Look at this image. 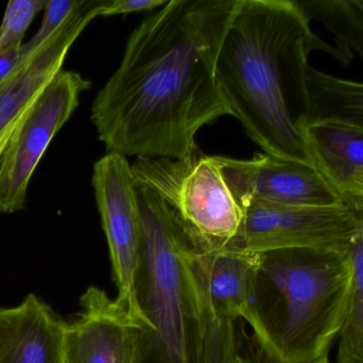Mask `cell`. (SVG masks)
I'll return each instance as SVG.
<instances>
[{
    "instance_id": "obj_1",
    "label": "cell",
    "mask_w": 363,
    "mask_h": 363,
    "mask_svg": "<svg viewBox=\"0 0 363 363\" xmlns=\"http://www.w3.org/2000/svg\"><path fill=\"white\" fill-rule=\"evenodd\" d=\"M238 0H170L132 32L91 121L108 153L187 160L203 126L228 114L216 61Z\"/></svg>"
},
{
    "instance_id": "obj_2",
    "label": "cell",
    "mask_w": 363,
    "mask_h": 363,
    "mask_svg": "<svg viewBox=\"0 0 363 363\" xmlns=\"http://www.w3.org/2000/svg\"><path fill=\"white\" fill-rule=\"evenodd\" d=\"M315 50L350 65L313 32L296 0H238L218 53L216 78L228 114L264 153L313 164L305 127L308 58Z\"/></svg>"
},
{
    "instance_id": "obj_3",
    "label": "cell",
    "mask_w": 363,
    "mask_h": 363,
    "mask_svg": "<svg viewBox=\"0 0 363 363\" xmlns=\"http://www.w3.org/2000/svg\"><path fill=\"white\" fill-rule=\"evenodd\" d=\"M352 281L347 251L292 247L258 253L247 322L260 355L275 363L328 360Z\"/></svg>"
},
{
    "instance_id": "obj_4",
    "label": "cell",
    "mask_w": 363,
    "mask_h": 363,
    "mask_svg": "<svg viewBox=\"0 0 363 363\" xmlns=\"http://www.w3.org/2000/svg\"><path fill=\"white\" fill-rule=\"evenodd\" d=\"M143 249L136 293L150 330L144 363H202L203 320L192 237L174 209L136 181Z\"/></svg>"
},
{
    "instance_id": "obj_5",
    "label": "cell",
    "mask_w": 363,
    "mask_h": 363,
    "mask_svg": "<svg viewBox=\"0 0 363 363\" xmlns=\"http://www.w3.org/2000/svg\"><path fill=\"white\" fill-rule=\"evenodd\" d=\"M131 168L138 183L174 209L198 251L225 249L238 234L243 211L224 179L219 157L136 158Z\"/></svg>"
},
{
    "instance_id": "obj_6",
    "label": "cell",
    "mask_w": 363,
    "mask_h": 363,
    "mask_svg": "<svg viewBox=\"0 0 363 363\" xmlns=\"http://www.w3.org/2000/svg\"><path fill=\"white\" fill-rule=\"evenodd\" d=\"M89 87L79 72L62 70L21 115L0 158V212L23 209L38 162Z\"/></svg>"
},
{
    "instance_id": "obj_7",
    "label": "cell",
    "mask_w": 363,
    "mask_h": 363,
    "mask_svg": "<svg viewBox=\"0 0 363 363\" xmlns=\"http://www.w3.org/2000/svg\"><path fill=\"white\" fill-rule=\"evenodd\" d=\"M93 187L118 290L115 300L148 328L136 293L142 259V217L136 180L125 156L108 153L98 160L94 166Z\"/></svg>"
},
{
    "instance_id": "obj_8",
    "label": "cell",
    "mask_w": 363,
    "mask_h": 363,
    "mask_svg": "<svg viewBox=\"0 0 363 363\" xmlns=\"http://www.w3.org/2000/svg\"><path fill=\"white\" fill-rule=\"evenodd\" d=\"M240 229L225 249L258 254L292 247L349 253L363 213L342 206H281L250 202L242 206Z\"/></svg>"
},
{
    "instance_id": "obj_9",
    "label": "cell",
    "mask_w": 363,
    "mask_h": 363,
    "mask_svg": "<svg viewBox=\"0 0 363 363\" xmlns=\"http://www.w3.org/2000/svg\"><path fill=\"white\" fill-rule=\"evenodd\" d=\"M219 160L224 179L241 208L250 202L305 208L345 205L313 164L268 153L250 160Z\"/></svg>"
},
{
    "instance_id": "obj_10",
    "label": "cell",
    "mask_w": 363,
    "mask_h": 363,
    "mask_svg": "<svg viewBox=\"0 0 363 363\" xmlns=\"http://www.w3.org/2000/svg\"><path fill=\"white\" fill-rule=\"evenodd\" d=\"M66 324L63 363H144L150 330L99 288H87Z\"/></svg>"
},
{
    "instance_id": "obj_11",
    "label": "cell",
    "mask_w": 363,
    "mask_h": 363,
    "mask_svg": "<svg viewBox=\"0 0 363 363\" xmlns=\"http://www.w3.org/2000/svg\"><path fill=\"white\" fill-rule=\"evenodd\" d=\"M106 0H79L63 26L0 87V158L28 107L63 70L70 47L87 25L100 16Z\"/></svg>"
},
{
    "instance_id": "obj_12",
    "label": "cell",
    "mask_w": 363,
    "mask_h": 363,
    "mask_svg": "<svg viewBox=\"0 0 363 363\" xmlns=\"http://www.w3.org/2000/svg\"><path fill=\"white\" fill-rule=\"evenodd\" d=\"M66 324L33 293L0 308V363H63Z\"/></svg>"
},
{
    "instance_id": "obj_13",
    "label": "cell",
    "mask_w": 363,
    "mask_h": 363,
    "mask_svg": "<svg viewBox=\"0 0 363 363\" xmlns=\"http://www.w3.org/2000/svg\"><path fill=\"white\" fill-rule=\"evenodd\" d=\"M305 140L313 166L347 207L363 213V129L313 123L305 127Z\"/></svg>"
},
{
    "instance_id": "obj_14",
    "label": "cell",
    "mask_w": 363,
    "mask_h": 363,
    "mask_svg": "<svg viewBox=\"0 0 363 363\" xmlns=\"http://www.w3.org/2000/svg\"><path fill=\"white\" fill-rule=\"evenodd\" d=\"M257 254L236 249L200 251L192 259L203 300L215 317L236 322L249 317L250 290Z\"/></svg>"
},
{
    "instance_id": "obj_15",
    "label": "cell",
    "mask_w": 363,
    "mask_h": 363,
    "mask_svg": "<svg viewBox=\"0 0 363 363\" xmlns=\"http://www.w3.org/2000/svg\"><path fill=\"white\" fill-rule=\"evenodd\" d=\"M308 124H342L363 129V83L332 76L309 66Z\"/></svg>"
},
{
    "instance_id": "obj_16",
    "label": "cell",
    "mask_w": 363,
    "mask_h": 363,
    "mask_svg": "<svg viewBox=\"0 0 363 363\" xmlns=\"http://www.w3.org/2000/svg\"><path fill=\"white\" fill-rule=\"evenodd\" d=\"M309 21L321 23L349 63L352 51L363 60V0H296Z\"/></svg>"
},
{
    "instance_id": "obj_17",
    "label": "cell",
    "mask_w": 363,
    "mask_h": 363,
    "mask_svg": "<svg viewBox=\"0 0 363 363\" xmlns=\"http://www.w3.org/2000/svg\"><path fill=\"white\" fill-rule=\"evenodd\" d=\"M349 256L353 281L345 321L339 332L336 363H363V215Z\"/></svg>"
},
{
    "instance_id": "obj_18",
    "label": "cell",
    "mask_w": 363,
    "mask_h": 363,
    "mask_svg": "<svg viewBox=\"0 0 363 363\" xmlns=\"http://www.w3.org/2000/svg\"><path fill=\"white\" fill-rule=\"evenodd\" d=\"M203 320L202 363H233L238 351L235 322L215 317L200 293Z\"/></svg>"
},
{
    "instance_id": "obj_19",
    "label": "cell",
    "mask_w": 363,
    "mask_h": 363,
    "mask_svg": "<svg viewBox=\"0 0 363 363\" xmlns=\"http://www.w3.org/2000/svg\"><path fill=\"white\" fill-rule=\"evenodd\" d=\"M48 0H10L0 26V51L23 45V38L33 19Z\"/></svg>"
},
{
    "instance_id": "obj_20",
    "label": "cell",
    "mask_w": 363,
    "mask_h": 363,
    "mask_svg": "<svg viewBox=\"0 0 363 363\" xmlns=\"http://www.w3.org/2000/svg\"><path fill=\"white\" fill-rule=\"evenodd\" d=\"M79 0H48L44 9L42 25L29 42L23 43V50L30 58L43 46L65 21L72 16Z\"/></svg>"
},
{
    "instance_id": "obj_21",
    "label": "cell",
    "mask_w": 363,
    "mask_h": 363,
    "mask_svg": "<svg viewBox=\"0 0 363 363\" xmlns=\"http://www.w3.org/2000/svg\"><path fill=\"white\" fill-rule=\"evenodd\" d=\"M166 4V0H108L100 16L159 10Z\"/></svg>"
},
{
    "instance_id": "obj_22",
    "label": "cell",
    "mask_w": 363,
    "mask_h": 363,
    "mask_svg": "<svg viewBox=\"0 0 363 363\" xmlns=\"http://www.w3.org/2000/svg\"><path fill=\"white\" fill-rule=\"evenodd\" d=\"M23 45L0 51V87L29 59L23 53Z\"/></svg>"
},
{
    "instance_id": "obj_23",
    "label": "cell",
    "mask_w": 363,
    "mask_h": 363,
    "mask_svg": "<svg viewBox=\"0 0 363 363\" xmlns=\"http://www.w3.org/2000/svg\"><path fill=\"white\" fill-rule=\"evenodd\" d=\"M233 363H255L249 356L242 355V354L238 351H237L236 355H235L234 360H233Z\"/></svg>"
},
{
    "instance_id": "obj_24",
    "label": "cell",
    "mask_w": 363,
    "mask_h": 363,
    "mask_svg": "<svg viewBox=\"0 0 363 363\" xmlns=\"http://www.w3.org/2000/svg\"><path fill=\"white\" fill-rule=\"evenodd\" d=\"M255 363H275L270 362V360L266 359V358L264 357V356L260 355L259 354V359L257 358V362ZM315 363H332L330 362V360H324V362H315Z\"/></svg>"
}]
</instances>
